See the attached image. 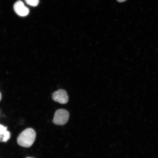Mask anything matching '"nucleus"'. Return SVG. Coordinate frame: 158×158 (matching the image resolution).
Listing matches in <instances>:
<instances>
[{
  "label": "nucleus",
  "instance_id": "nucleus-1",
  "mask_svg": "<svg viewBox=\"0 0 158 158\" xmlns=\"http://www.w3.org/2000/svg\"><path fill=\"white\" fill-rule=\"evenodd\" d=\"M36 133L31 128L25 129L19 134L17 138V143L21 147H30L34 143Z\"/></svg>",
  "mask_w": 158,
  "mask_h": 158
},
{
  "label": "nucleus",
  "instance_id": "nucleus-2",
  "mask_svg": "<svg viewBox=\"0 0 158 158\" xmlns=\"http://www.w3.org/2000/svg\"><path fill=\"white\" fill-rule=\"evenodd\" d=\"M69 117V112L66 110L60 109L55 112L53 122L56 125H64L68 122Z\"/></svg>",
  "mask_w": 158,
  "mask_h": 158
},
{
  "label": "nucleus",
  "instance_id": "nucleus-3",
  "mask_svg": "<svg viewBox=\"0 0 158 158\" xmlns=\"http://www.w3.org/2000/svg\"><path fill=\"white\" fill-rule=\"evenodd\" d=\"M52 98L54 101L62 104H66L69 100L68 96L66 91L61 89L53 93Z\"/></svg>",
  "mask_w": 158,
  "mask_h": 158
},
{
  "label": "nucleus",
  "instance_id": "nucleus-4",
  "mask_svg": "<svg viewBox=\"0 0 158 158\" xmlns=\"http://www.w3.org/2000/svg\"><path fill=\"white\" fill-rule=\"evenodd\" d=\"M15 12L21 17H25L29 13V10L25 6L22 1H19L16 2L14 6Z\"/></svg>",
  "mask_w": 158,
  "mask_h": 158
},
{
  "label": "nucleus",
  "instance_id": "nucleus-5",
  "mask_svg": "<svg viewBox=\"0 0 158 158\" xmlns=\"http://www.w3.org/2000/svg\"><path fill=\"white\" fill-rule=\"evenodd\" d=\"M11 137V134L7 130V127L0 124V142H6Z\"/></svg>",
  "mask_w": 158,
  "mask_h": 158
},
{
  "label": "nucleus",
  "instance_id": "nucleus-6",
  "mask_svg": "<svg viewBox=\"0 0 158 158\" xmlns=\"http://www.w3.org/2000/svg\"><path fill=\"white\" fill-rule=\"evenodd\" d=\"M27 5L32 6H36L39 3V0H25Z\"/></svg>",
  "mask_w": 158,
  "mask_h": 158
},
{
  "label": "nucleus",
  "instance_id": "nucleus-7",
  "mask_svg": "<svg viewBox=\"0 0 158 158\" xmlns=\"http://www.w3.org/2000/svg\"><path fill=\"white\" fill-rule=\"evenodd\" d=\"M117 1L119 2H123L126 1V0H117Z\"/></svg>",
  "mask_w": 158,
  "mask_h": 158
},
{
  "label": "nucleus",
  "instance_id": "nucleus-8",
  "mask_svg": "<svg viewBox=\"0 0 158 158\" xmlns=\"http://www.w3.org/2000/svg\"><path fill=\"white\" fill-rule=\"evenodd\" d=\"M2 99V94L0 92V101H1Z\"/></svg>",
  "mask_w": 158,
  "mask_h": 158
},
{
  "label": "nucleus",
  "instance_id": "nucleus-9",
  "mask_svg": "<svg viewBox=\"0 0 158 158\" xmlns=\"http://www.w3.org/2000/svg\"><path fill=\"white\" fill-rule=\"evenodd\" d=\"M27 158H32V157H27Z\"/></svg>",
  "mask_w": 158,
  "mask_h": 158
}]
</instances>
